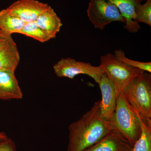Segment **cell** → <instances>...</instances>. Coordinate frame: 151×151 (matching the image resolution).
I'll use <instances>...</instances> for the list:
<instances>
[{
  "instance_id": "obj_12",
  "label": "cell",
  "mask_w": 151,
  "mask_h": 151,
  "mask_svg": "<svg viewBox=\"0 0 151 151\" xmlns=\"http://www.w3.org/2000/svg\"><path fill=\"white\" fill-rule=\"evenodd\" d=\"M35 22L51 39L56 37L63 26L61 19L51 6L40 14Z\"/></svg>"
},
{
  "instance_id": "obj_8",
  "label": "cell",
  "mask_w": 151,
  "mask_h": 151,
  "mask_svg": "<svg viewBox=\"0 0 151 151\" xmlns=\"http://www.w3.org/2000/svg\"><path fill=\"white\" fill-rule=\"evenodd\" d=\"M50 6L37 0H18L9 6L7 10L25 23L35 22Z\"/></svg>"
},
{
  "instance_id": "obj_10",
  "label": "cell",
  "mask_w": 151,
  "mask_h": 151,
  "mask_svg": "<svg viewBox=\"0 0 151 151\" xmlns=\"http://www.w3.org/2000/svg\"><path fill=\"white\" fill-rule=\"evenodd\" d=\"M14 70L0 71V99L19 100L22 98V92Z\"/></svg>"
},
{
  "instance_id": "obj_19",
  "label": "cell",
  "mask_w": 151,
  "mask_h": 151,
  "mask_svg": "<svg viewBox=\"0 0 151 151\" xmlns=\"http://www.w3.org/2000/svg\"><path fill=\"white\" fill-rule=\"evenodd\" d=\"M0 151H17L15 144L10 138L1 140Z\"/></svg>"
},
{
  "instance_id": "obj_17",
  "label": "cell",
  "mask_w": 151,
  "mask_h": 151,
  "mask_svg": "<svg viewBox=\"0 0 151 151\" xmlns=\"http://www.w3.org/2000/svg\"><path fill=\"white\" fill-rule=\"evenodd\" d=\"M114 55L117 59L129 66L151 73V62H141L130 59L126 56L124 52L121 49L115 50Z\"/></svg>"
},
{
  "instance_id": "obj_18",
  "label": "cell",
  "mask_w": 151,
  "mask_h": 151,
  "mask_svg": "<svg viewBox=\"0 0 151 151\" xmlns=\"http://www.w3.org/2000/svg\"><path fill=\"white\" fill-rule=\"evenodd\" d=\"M135 21L151 27V0H147L143 4L140 3L137 6Z\"/></svg>"
},
{
  "instance_id": "obj_1",
  "label": "cell",
  "mask_w": 151,
  "mask_h": 151,
  "mask_svg": "<svg viewBox=\"0 0 151 151\" xmlns=\"http://www.w3.org/2000/svg\"><path fill=\"white\" fill-rule=\"evenodd\" d=\"M67 151H84L102 139L113 129L112 124L100 116L99 101L68 128Z\"/></svg>"
},
{
  "instance_id": "obj_14",
  "label": "cell",
  "mask_w": 151,
  "mask_h": 151,
  "mask_svg": "<svg viewBox=\"0 0 151 151\" xmlns=\"http://www.w3.org/2000/svg\"><path fill=\"white\" fill-rule=\"evenodd\" d=\"M134 108L140 123L141 133L132 147V151H151V119L142 115Z\"/></svg>"
},
{
  "instance_id": "obj_20",
  "label": "cell",
  "mask_w": 151,
  "mask_h": 151,
  "mask_svg": "<svg viewBox=\"0 0 151 151\" xmlns=\"http://www.w3.org/2000/svg\"><path fill=\"white\" fill-rule=\"evenodd\" d=\"M12 38V35L6 33L0 30V51L6 46Z\"/></svg>"
},
{
  "instance_id": "obj_21",
  "label": "cell",
  "mask_w": 151,
  "mask_h": 151,
  "mask_svg": "<svg viewBox=\"0 0 151 151\" xmlns=\"http://www.w3.org/2000/svg\"><path fill=\"white\" fill-rule=\"evenodd\" d=\"M8 138L7 136L4 132H0V141L5 139Z\"/></svg>"
},
{
  "instance_id": "obj_11",
  "label": "cell",
  "mask_w": 151,
  "mask_h": 151,
  "mask_svg": "<svg viewBox=\"0 0 151 151\" xmlns=\"http://www.w3.org/2000/svg\"><path fill=\"white\" fill-rule=\"evenodd\" d=\"M116 6L126 20L124 28L129 32L135 33L141 26L135 21L137 6L143 0H109Z\"/></svg>"
},
{
  "instance_id": "obj_4",
  "label": "cell",
  "mask_w": 151,
  "mask_h": 151,
  "mask_svg": "<svg viewBox=\"0 0 151 151\" xmlns=\"http://www.w3.org/2000/svg\"><path fill=\"white\" fill-rule=\"evenodd\" d=\"M100 65L105 75L122 92L139 76L145 72L123 63L111 53L100 57Z\"/></svg>"
},
{
  "instance_id": "obj_16",
  "label": "cell",
  "mask_w": 151,
  "mask_h": 151,
  "mask_svg": "<svg viewBox=\"0 0 151 151\" xmlns=\"http://www.w3.org/2000/svg\"><path fill=\"white\" fill-rule=\"evenodd\" d=\"M18 34L32 38L40 42H46L51 39L37 24L35 22L25 23Z\"/></svg>"
},
{
  "instance_id": "obj_7",
  "label": "cell",
  "mask_w": 151,
  "mask_h": 151,
  "mask_svg": "<svg viewBox=\"0 0 151 151\" xmlns=\"http://www.w3.org/2000/svg\"><path fill=\"white\" fill-rule=\"evenodd\" d=\"M102 100L99 101L100 116L105 121L112 123L120 91L104 73L98 83Z\"/></svg>"
},
{
  "instance_id": "obj_6",
  "label": "cell",
  "mask_w": 151,
  "mask_h": 151,
  "mask_svg": "<svg viewBox=\"0 0 151 151\" xmlns=\"http://www.w3.org/2000/svg\"><path fill=\"white\" fill-rule=\"evenodd\" d=\"M55 73L59 78L73 79L79 74L90 76L98 84L104 72L100 65L95 66L90 63L77 61L71 58H63L53 66Z\"/></svg>"
},
{
  "instance_id": "obj_9",
  "label": "cell",
  "mask_w": 151,
  "mask_h": 151,
  "mask_svg": "<svg viewBox=\"0 0 151 151\" xmlns=\"http://www.w3.org/2000/svg\"><path fill=\"white\" fill-rule=\"evenodd\" d=\"M132 147L119 132L113 129L102 139L84 151H132Z\"/></svg>"
},
{
  "instance_id": "obj_15",
  "label": "cell",
  "mask_w": 151,
  "mask_h": 151,
  "mask_svg": "<svg viewBox=\"0 0 151 151\" xmlns=\"http://www.w3.org/2000/svg\"><path fill=\"white\" fill-rule=\"evenodd\" d=\"M25 23L6 9L0 11V30L9 34H18Z\"/></svg>"
},
{
  "instance_id": "obj_13",
  "label": "cell",
  "mask_w": 151,
  "mask_h": 151,
  "mask_svg": "<svg viewBox=\"0 0 151 151\" xmlns=\"http://www.w3.org/2000/svg\"><path fill=\"white\" fill-rule=\"evenodd\" d=\"M20 60L19 52L13 38L0 51V71H15Z\"/></svg>"
},
{
  "instance_id": "obj_2",
  "label": "cell",
  "mask_w": 151,
  "mask_h": 151,
  "mask_svg": "<svg viewBox=\"0 0 151 151\" xmlns=\"http://www.w3.org/2000/svg\"><path fill=\"white\" fill-rule=\"evenodd\" d=\"M111 124L113 129L119 132L132 147L139 138L141 127L137 115L122 92L118 94Z\"/></svg>"
},
{
  "instance_id": "obj_3",
  "label": "cell",
  "mask_w": 151,
  "mask_h": 151,
  "mask_svg": "<svg viewBox=\"0 0 151 151\" xmlns=\"http://www.w3.org/2000/svg\"><path fill=\"white\" fill-rule=\"evenodd\" d=\"M128 102L141 114L151 119V75L144 72L122 92Z\"/></svg>"
},
{
  "instance_id": "obj_5",
  "label": "cell",
  "mask_w": 151,
  "mask_h": 151,
  "mask_svg": "<svg viewBox=\"0 0 151 151\" xmlns=\"http://www.w3.org/2000/svg\"><path fill=\"white\" fill-rule=\"evenodd\" d=\"M86 14L94 28L100 30L113 22H126L118 9L109 0H90Z\"/></svg>"
}]
</instances>
